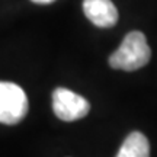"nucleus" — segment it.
Instances as JSON below:
<instances>
[{"instance_id":"nucleus-1","label":"nucleus","mask_w":157,"mask_h":157,"mask_svg":"<svg viewBox=\"0 0 157 157\" xmlns=\"http://www.w3.org/2000/svg\"><path fill=\"white\" fill-rule=\"evenodd\" d=\"M151 58V50L147 44L146 35L132 31L125 35L122 44L109 57V66L115 70L135 71L144 67Z\"/></svg>"},{"instance_id":"nucleus-2","label":"nucleus","mask_w":157,"mask_h":157,"mask_svg":"<svg viewBox=\"0 0 157 157\" xmlns=\"http://www.w3.org/2000/svg\"><path fill=\"white\" fill-rule=\"evenodd\" d=\"M28 98L21 86L0 82V124L16 125L28 113Z\"/></svg>"},{"instance_id":"nucleus-3","label":"nucleus","mask_w":157,"mask_h":157,"mask_svg":"<svg viewBox=\"0 0 157 157\" xmlns=\"http://www.w3.org/2000/svg\"><path fill=\"white\" fill-rule=\"evenodd\" d=\"M52 111L56 117L66 122L84 118L90 111V103L83 96L66 87H57L52 92Z\"/></svg>"},{"instance_id":"nucleus-4","label":"nucleus","mask_w":157,"mask_h":157,"mask_svg":"<svg viewBox=\"0 0 157 157\" xmlns=\"http://www.w3.org/2000/svg\"><path fill=\"white\" fill-rule=\"evenodd\" d=\"M83 12L99 28H111L118 22V10L111 0H83Z\"/></svg>"},{"instance_id":"nucleus-5","label":"nucleus","mask_w":157,"mask_h":157,"mask_svg":"<svg viewBox=\"0 0 157 157\" xmlns=\"http://www.w3.org/2000/svg\"><path fill=\"white\" fill-rule=\"evenodd\" d=\"M117 157H150V143L140 131H132L124 140Z\"/></svg>"},{"instance_id":"nucleus-6","label":"nucleus","mask_w":157,"mask_h":157,"mask_svg":"<svg viewBox=\"0 0 157 157\" xmlns=\"http://www.w3.org/2000/svg\"><path fill=\"white\" fill-rule=\"evenodd\" d=\"M31 2H34V3H38V5H50V3L56 2V0H31Z\"/></svg>"}]
</instances>
